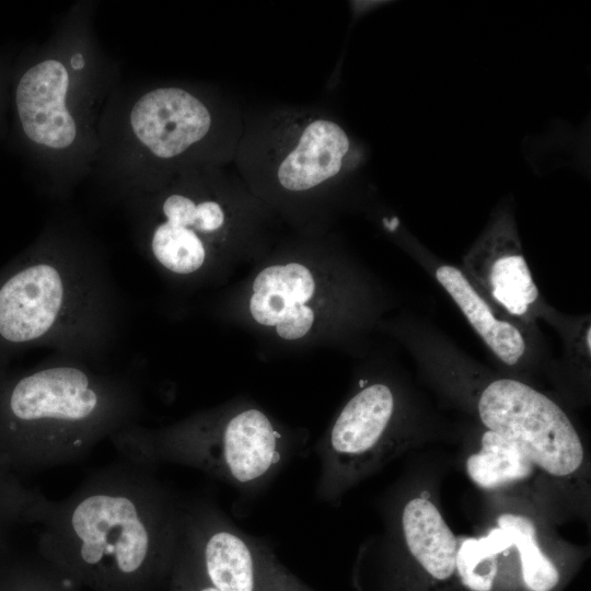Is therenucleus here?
I'll list each match as a JSON object with an SVG mask.
<instances>
[{
	"instance_id": "obj_18",
	"label": "nucleus",
	"mask_w": 591,
	"mask_h": 591,
	"mask_svg": "<svg viewBox=\"0 0 591 591\" xmlns=\"http://www.w3.org/2000/svg\"><path fill=\"white\" fill-rule=\"evenodd\" d=\"M49 501L39 489L25 485L21 476L0 462V552L4 551L13 528L39 524Z\"/></svg>"
},
{
	"instance_id": "obj_6",
	"label": "nucleus",
	"mask_w": 591,
	"mask_h": 591,
	"mask_svg": "<svg viewBox=\"0 0 591 591\" xmlns=\"http://www.w3.org/2000/svg\"><path fill=\"white\" fill-rule=\"evenodd\" d=\"M183 537L219 591H317L280 561L268 541L236 526L209 496L183 497Z\"/></svg>"
},
{
	"instance_id": "obj_13",
	"label": "nucleus",
	"mask_w": 591,
	"mask_h": 591,
	"mask_svg": "<svg viewBox=\"0 0 591 591\" xmlns=\"http://www.w3.org/2000/svg\"><path fill=\"white\" fill-rule=\"evenodd\" d=\"M349 139L334 121L317 119L303 130L297 147L278 167L280 185L290 192L316 187L339 173Z\"/></svg>"
},
{
	"instance_id": "obj_19",
	"label": "nucleus",
	"mask_w": 591,
	"mask_h": 591,
	"mask_svg": "<svg viewBox=\"0 0 591 591\" xmlns=\"http://www.w3.org/2000/svg\"><path fill=\"white\" fill-rule=\"evenodd\" d=\"M498 526L512 536L520 559L525 586L532 591H551L559 581L555 565L538 547L535 528L530 519L519 514L506 513L499 517Z\"/></svg>"
},
{
	"instance_id": "obj_2",
	"label": "nucleus",
	"mask_w": 591,
	"mask_h": 591,
	"mask_svg": "<svg viewBox=\"0 0 591 591\" xmlns=\"http://www.w3.org/2000/svg\"><path fill=\"white\" fill-rule=\"evenodd\" d=\"M141 414L130 378L78 358L0 371V462L19 476L76 464Z\"/></svg>"
},
{
	"instance_id": "obj_21",
	"label": "nucleus",
	"mask_w": 591,
	"mask_h": 591,
	"mask_svg": "<svg viewBox=\"0 0 591 591\" xmlns=\"http://www.w3.org/2000/svg\"><path fill=\"white\" fill-rule=\"evenodd\" d=\"M167 591H219L206 578L192 551L182 537Z\"/></svg>"
},
{
	"instance_id": "obj_12",
	"label": "nucleus",
	"mask_w": 591,
	"mask_h": 591,
	"mask_svg": "<svg viewBox=\"0 0 591 591\" xmlns=\"http://www.w3.org/2000/svg\"><path fill=\"white\" fill-rule=\"evenodd\" d=\"M434 276L498 360L517 367L529 358V329L500 314L462 269L444 264L436 268Z\"/></svg>"
},
{
	"instance_id": "obj_9",
	"label": "nucleus",
	"mask_w": 591,
	"mask_h": 591,
	"mask_svg": "<svg viewBox=\"0 0 591 591\" xmlns=\"http://www.w3.org/2000/svg\"><path fill=\"white\" fill-rule=\"evenodd\" d=\"M464 273L482 296L502 315L526 329L554 312L533 279L513 219L500 216L474 243L463 259Z\"/></svg>"
},
{
	"instance_id": "obj_3",
	"label": "nucleus",
	"mask_w": 591,
	"mask_h": 591,
	"mask_svg": "<svg viewBox=\"0 0 591 591\" xmlns=\"http://www.w3.org/2000/svg\"><path fill=\"white\" fill-rule=\"evenodd\" d=\"M123 321L109 267L93 256L38 247L0 269V371L34 348L103 367Z\"/></svg>"
},
{
	"instance_id": "obj_10",
	"label": "nucleus",
	"mask_w": 591,
	"mask_h": 591,
	"mask_svg": "<svg viewBox=\"0 0 591 591\" xmlns=\"http://www.w3.org/2000/svg\"><path fill=\"white\" fill-rule=\"evenodd\" d=\"M138 140L159 158L183 153L209 131L208 108L178 88H161L142 95L130 113Z\"/></svg>"
},
{
	"instance_id": "obj_11",
	"label": "nucleus",
	"mask_w": 591,
	"mask_h": 591,
	"mask_svg": "<svg viewBox=\"0 0 591 591\" xmlns=\"http://www.w3.org/2000/svg\"><path fill=\"white\" fill-rule=\"evenodd\" d=\"M69 85L66 68L57 60H45L30 68L15 93L20 121L35 143L54 149L70 146L76 124L65 105Z\"/></svg>"
},
{
	"instance_id": "obj_15",
	"label": "nucleus",
	"mask_w": 591,
	"mask_h": 591,
	"mask_svg": "<svg viewBox=\"0 0 591 591\" xmlns=\"http://www.w3.org/2000/svg\"><path fill=\"white\" fill-rule=\"evenodd\" d=\"M480 445L466 461L467 474L479 487L496 489L532 474L533 463L514 442L486 430Z\"/></svg>"
},
{
	"instance_id": "obj_8",
	"label": "nucleus",
	"mask_w": 591,
	"mask_h": 591,
	"mask_svg": "<svg viewBox=\"0 0 591 591\" xmlns=\"http://www.w3.org/2000/svg\"><path fill=\"white\" fill-rule=\"evenodd\" d=\"M396 397L384 382L362 385L343 406L315 444L320 472L315 496L334 502L387 449L394 424Z\"/></svg>"
},
{
	"instance_id": "obj_20",
	"label": "nucleus",
	"mask_w": 591,
	"mask_h": 591,
	"mask_svg": "<svg viewBox=\"0 0 591 591\" xmlns=\"http://www.w3.org/2000/svg\"><path fill=\"white\" fill-rule=\"evenodd\" d=\"M43 558L24 560L0 575V591H81Z\"/></svg>"
},
{
	"instance_id": "obj_16",
	"label": "nucleus",
	"mask_w": 591,
	"mask_h": 591,
	"mask_svg": "<svg viewBox=\"0 0 591 591\" xmlns=\"http://www.w3.org/2000/svg\"><path fill=\"white\" fill-rule=\"evenodd\" d=\"M161 219L167 223L183 227L195 233L205 244L220 270L218 240L227 223V215L217 200L196 201L182 194L169 195L161 204Z\"/></svg>"
},
{
	"instance_id": "obj_4",
	"label": "nucleus",
	"mask_w": 591,
	"mask_h": 591,
	"mask_svg": "<svg viewBox=\"0 0 591 591\" xmlns=\"http://www.w3.org/2000/svg\"><path fill=\"white\" fill-rule=\"evenodd\" d=\"M109 440L123 459L153 470L194 468L252 499L302 453L306 436L252 402L234 401L158 428L135 424Z\"/></svg>"
},
{
	"instance_id": "obj_17",
	"label": "nucleus",
	"mask_w": 591,
	"mask_h": 591,
	"mask_svg": "<svg viewBox=\"0 0 591 591\" xmlns=\"http://www.w3.org/2000/svg\"><path fill=\"white\" fill-rule=\"evenodd\" d=\"M512 546V536L499 526L484 537L464 540L455 555L462 583L472 591H491L498 571L497 555Z\"/></svg>"
},
{
	"instance_id": "obj_22",
	"label": "nucleus",
	"mask_w": 591,
	"mask_h": 591,
	"mask_svg": "<svg viewBox=\"0 0 591 591\" xmlns=\"http://www.w3.org/2000/svg\"><path fill=\"white\" fill-rule=\"evenodd\" d=\"M71 66L73 69H77V70L81 69L84 66V60L81 54H76L71 58Z\"/></svg>"
},
{
	"instance_id": "obj_1",
	"label": "nucleus",
	"mask_w": 591,
	"mask_h": 591,
	"mask_svg": "<svg viewBox=\"0 0 591 591\" xmlns=\"http://www.w3.org/2000/svg\"><path fill=\"white\" fill-rule=\"evenodd\" d=\"M39 525V557L79 588L162 591L183 537V496L121 457L50 500Z\"/></svg>"
},
{
	"instance_id": "obj_5",
	"label": "nucleus",
	"mask_w": 591,
	"mask_h": 591,
	"mask_svg": "<svg viewBox=\"0 0 591 591\" xmlns=\"http://www.w3.org/2000/svg\"><path fill=\"white\" fill-rule=\"evenodd\" d=\"M336 267L291 259L260 267L245 290L243 309L258 329L288 344L313 340L349 313L351 291Z\"/></svg>"
},
{
	"instance_id": "obj_14",
	"label": "nucleus",
	"mask_w": 591,
	"mask_h": 591,
	"mask_svg": "<svg viewBox=\"0 0 591 591\" xmlns=\"http://www.w3.org/2000/svg\"><path fill=\"white\" fill-rule=\"evenodd\" d=\"M401 529L409 554L431 577L447 580L452 576L456 538L430 500H408L402 509Z\"/></svg>"
},
{
	"instance_id": "obj_7",
	"label": "nucleus",
	"mask_w": 591,
	"mask_h": 591,
	"mask_svg": "<svg viewBox=\"0 0 591 591\" xmlns=\"http://www.w3.org/2000/svg\"><path fill=\"white\" fill-rule=\"evenodd\" d=\"M487 428L514 442L530 459L553 476L576 472L583 447L572 422L548 396L513 379L487 384L477 403Z\"/></svg>"
}]
</instances>
